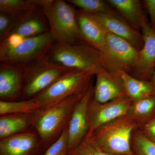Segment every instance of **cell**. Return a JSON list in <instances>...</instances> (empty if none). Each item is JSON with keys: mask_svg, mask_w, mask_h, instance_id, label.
Wrapping results in <instances>:
<instances>
[{"mask_svg": "<svg viewBox=\"0 0 155 155\" xmlns=\"http://www.w3.org/2000/svg\"><path fill=\"white\" fill-rule=\"evenodd\" d=\"M140 130L149 139L155 143V117L143 125Z\"/></svg>", "mask_w": 155, "mask_h": 155, "instance_id": "29", "label": "cell"}, {"mask_svg": "<svg viewBox=\"0 0 155 155\" xmlns=\"http://www.w3.org/2000/svg\"><path fill=\"white\" fill-rule=\"evenodd\" d=\"M142 3L148 14L150 25L155 29V0H144Z\"/></svg>", "mask_w": 155, "mask_h": 155, "instance_id": "30", "label": "cell"}, {"mask_svg": "<svg viewBox=\"0 0 155 155\" xmlns=\"http://www.w3.org/2000/svg\"><path fill=\"white\" fill-rule=\"evenodd\" d=\"M139 125L127 114L100 126L92 131L97 144L110 155H134L131 138Z\"/></svg>", "mask_w": 155, "mask_h": 155, "instance_id": "5", "label": "cell"}, {"mask_svg": "<svg viewBox=\"0 0 155 155\" xmlns=\"http://www.w3.org/2000/svg\"><path fill=\"white\" fill-rule=\"evenodd\" d=\"M131 147L134 155H155V143L140 129H136L132 133Z\"/></svg>", "mask_w": 155, "mask_h": 155, "instance_id": "25", "label": "cell"}, {"mask_svg": "<svg viewBox=\"0 0 155 155\" xmlns=\"http://www.w3.org/2000/svg\"><path fill=\"white\" fill-rule=\"evenodd\" d=\"M109 4L132 27L140 31L149 23L139 0H108Z\"/></svg>", "mask_w": 155, "mask_h": 155, "instance_id": "18", "label": "cell"}, {"mask_svg": "<svg viewBox=\"0 0 155 155\" xmlns=\"http://www.w3.org/2000/svg\"><path fill=\"white\" fill-rule=\"evenodd\" d=\"M46 55L51 60L64 67L89 71L95 75L104 69L100 52L85 41L73 44L55 42Z\"/></svg>", "mask_w": 155, "mask_h": 155, "instance_id": "4", "label": "cell"}, {"mask_svg": "<svg viewBox=\"0 0 155 155\" xmlns=\"http://www.w3.org/2000/svg\"><path fill=\"white\" fill-rule=\"evenodd\" d=\"M36 112L0 116V140L34 130Z\"/></svg>", "mask_w": 155, "mask_h": 155, "instance_id": "19", "label": "cell"}, {"mask_svg": "<svg viewBox=\"0 0 155 155\" xmlns=\"http://www.w3.org/2000/svg\"><path fill=\"white\" fill-rule=\"evenodd\" d=\"M40 106L33 99L22 101L0 100V116L7 114H30L41 110Z\"/></svg>", "mask_w": 155, "mask_h": 155, "instance_id": "22", "label": "cell"}, {"mask_svg": "<svg viewBox=\"0 0 155 155\" xmlns=\"http://www.w3.org/2000/svg\"><path fill=\"white\" fill-rule=\"evenodd\" d=\"M49 31L47 20L42 11L38 7L21 17L15 18L6 38L12 35H19L24 38H28Z\"/></svg>", "mask_w": 155, "mask_h": 155, "instance_id": "14", "label": "cell"}, {"mask_svg": "<svg viewBox=\"0 0 155 155\" xmlns=\"http://www.w3.org/2000/svg\"><path fill=\"white\" fill-rule=\"evenodd\" d=\"M66 155H110L105 152L100 147L94 138L92 131L89 130L80 144Z\"/></svg>", "mask_w": 155, "mask_h": 155, "instance_id": "26", "label": "cell"}, {"mask_svg": "<svg viewBox=\"0 0 155 155\" xmlns=\"http://www.w3.org/2000/svg\"><path fill=\"white\" fill-rule=\"evenodd\" d=\"M76 17L83 39L102 53L104 49L108 31L91 13L76 9Z\"/></svg>", "mask_w": 155, "mask_h": 155, "instance_id": "16", "label": "cell"}, {"mask_svg": "<svg viewBox=\"0 0 155 155\" xmlns=\"http://www.w3.org/2000/svg\"><path fill=\"white\" fill-rule=\"evenodd\" d=\"M50 31L23 38L15 45L0 42V65L23 67L45 56L55 43Z\"/></svg>", "mask_w": 155, "mask_h": 155, "instance_id": "6", "label": "cell"}, {"mask_svg": "<svg viewBox=\"0 0 155 155\" xmlns=\"http://www.w3.org/2000/svg\"><path fill=\"white\" fill-rule=\"evenodd\" d=\"M15 20V17L6 12L0 11V41L6 38Z\"/></svg>", "mask_w": 155, "mask_h": 155, "instance_id": "28", "label": "cell"}, {"mask_svg": "<svg viewBox=\"0 0 155 155\" xmlns=\"http://www.w3.org/2000/svg\"><path fill=\"white\" fill-rule=\"evenodd\" d=\"M38 7L36 0H0V11L18 18Z\"/></svg>", "mask_w": 155, "mask_h": 155, "instance_id": "23", "label": "cell"}, {"mask_svg": "<svg viewBox=\"0 0 155 155\" xmlns=\"http://www.w3.org/2000/svg\"><path fill=\"white\" fill-rule=\"evenodd\" d=\"M23 81L17 101L32 99L75 69L62 66L45 56L22 68Z\"/></svg>", "mask_w": 155, "mask_h": 155, "instance_id": "3", "label": "cell"}, {"mask_svg": "<svg viewBox=\"0 0 155 155\" xmlns=\"http://www.w3.org/2000/svg\"><path fill=\"white\" fill-rule=\"evenodd\" d=\"M125 89L126 95L133 102L155 96V89L151 81L137 79L122 71L117 72Z\"/></svg>", "mask_w": 155, "mask_h": 155, "instance_id": "20", "label": "cell"}, {"mask_svg": "<svg viewBox=\"0 0 155 155\" xmlns=\"http://www.w3.org/2000/svg\"><path fill=\"white\" fill-rule=\"evenodd\" d=\"M23 69L8 65L0 66V100L17 101L23 81Z\"/></svg>", "mask_w": 155, "mask_h": 155, "instance_id": "17", "label": "cell"}, {"mask_svg": "<svg viewBox=\"0 0 155 155\" xmlns=\"http://www.w3.org/2000/svg\"><path fill=\"white\" fill-rule=\"evenodd\" d=\"M78 9L91 13L116 14L118 12L107 2L103 0H68Z\"/></svg>", "mask_w": 155, "mask_h": 155, "instance_id": "24", "label": "cell"}, {"mask_svg": "<svg viewBox=\"0 0 155 155\" xmlns=\"http://www.w3.org/2000/svg\"><path fill=\"white\" fill-rule=\"evenodd\" d=\"M84 94L71 96L36 112L34 130L45 149L57 141L68 127L75 106Z\"/></svg>", "mask_w": 155, "mask_h": 155, "instance_id": "1", "label": "cell"}, {"mask_svg": "<svg viewBox=\"0 0 155 155\" xmlns=\"http://www.w3.org/2000/svg\"><path fill=\"white\" fill-rule=\"evenodd\" d=\"M93 92L92 83L88 91L77 103L73 111L67 128L69 151L80 144L89 131L88 107L90 101L93 97Z\"/></svg>", "mask_w": 155, "mask_h": 155, "instance_id": "10", "label": "cell"}, {"mask_svg": "<svg viewBox=\"0 0 155 155\" xmlns=\"http://www.w3.org/2000/svg\"><path fill=\"white\" fill-rule=\"evenodd\" d=\"M91 14L102 24L108 32L127 41L138 51L141 49L144 42L141 31L132 27L118 13Z\"/></svg>", "mask_w": 155, "mask_h": 155, "instance_id": "13", "label": "cell"}, {"mask_svg": "<svg viewBox=\"0 0 155 155\" xmlns=\"http://www.w3.org/2000/svg\"><path fill=\"white\" fill-rule=\"evenodd\" d=\"M101 54L104 69L112 73L122 71L130 75L138 63V50L127 41L110 32Z\"/></svg>", "mask_w": 155, "mask_h": 155, "instance_id": "8", "label": "cell"}, {"mask_svg": "<svg viewBox=\"0 0 155 155\" xmlns=\"http://www.w3.org/2000/svg\"><path fill=\"white\" fill-rule=\"evenodd\" d=\"M95 76L93 92V99L95 101L104 104L127 96L117 72L112 73L103 69Z\"/></svg>", "mask_w": 155, "mask_h": 155, "instance_id": "15", "label": "cell"}, {"mask_svg": "<svg viewBox=\"0 0 155 155\" xmlns=\"http://www.w3.org/2000/svg\"><path fill=\"white\" fill-rule=\"evenodd\" d=\"M45 17L56 43L73 44L84 41L81 34L75 6L64 0H36Z\"/></svg>", "mask_w": 155, "mask_h": 155, "instance_id": "2", "label": "cell"}, {"mask_svg": "<svg viewBox=\"0 0 155 155\" xmlns=\"http://www.w3.org/2000/svg\"><path fill=\"white\" fill-rule=\"evenodd\" d=\"M140 31L143 45L139 51L138 63L130 75L140 80L150 81L155 71V29L149 22Z\"/></svg>", "mask_w": 155, "mask_h": 155, "instance_id": "12", "label": "cell"}, {"mask_svg": "<svg viewBox=\"0 0 155 155\" xmlns=\"http://www.w3.org/2000/svg\"><path fill=\"white\" fill-rule=\"evenodd\" d=\"M46 150L34 130L0 140V155H44Z\"/></svg>", "mask_w": 155, "mask_h": 155, "instance_id": "11", "label": "cell"}, {"mask_svg": "<svg viewBox=\"0 0 155 155\" xmlns=\"http://www.w3.org/2000/svg\"><path fill=\"white\" fill-rule=\"evenodd\" d=\"M94 75L89 71L72 70L32 99L43 109L71 96L84 94L93 83Z\"/></svg>", "mask_w": 155, "mask_h": 155, "instance_id": "7", "label": "cell"}, {"mask_svg": "<svg viewBox=\"0 0 155 155\" xmlns=\"http://www.w3.org/2000/svg\"><path fill=\"white\" fill-rule=\"evenodd\" d=\"M132 103L127 96L104 104L95 101L93 97L88 107L90 130L93 131L102 125L126 115Z\"/></svg>", "mask_w": 155, "mask_h": 155, "instance_id": "9", "label": "cell"}, {"mask_svg": "<svg viewBox=\"0 0 155 155\" xmlns=\"http://www.w3.org/2000/svg\"><path fill=\"white\" fill-rule=\"evenodd\" d=\"M67 128L65 129L60 138L46 150L44 155H66L69 152Z\"/></svg>", "mask_w": 155, "mask_h": 155, "instance_id": "27", "label": "cell"}, {"mask_svg": "<svg viewBox=\"0 0 155 155\" xmlns=\"http://www.w3.org/2000/svg\"><path fill=\"white\" fill-rule=\"evenodd\" d=\"M127 114L139 125L140 129L155 117V96L133 102Z\"/></svg>", "mask_w": 155, "mask_h": 155, "instance_id": "21", "label": "cell"}, {"mask_svg": "<svg viewBox=\"0 0 155 155\" xmlns=\"http://www.w3.org/2000/svg\"><path fill=\"white\" fill-rule=\"evenodd\" d=\"M151 81L152 82L153 84L154 87L155 89V71L154 72L153 74L151 79Z\"/></svg>", "mask_w": 155, "mask_h": 155, "instance_id": "31", "label": "cell"}]
</instances>
